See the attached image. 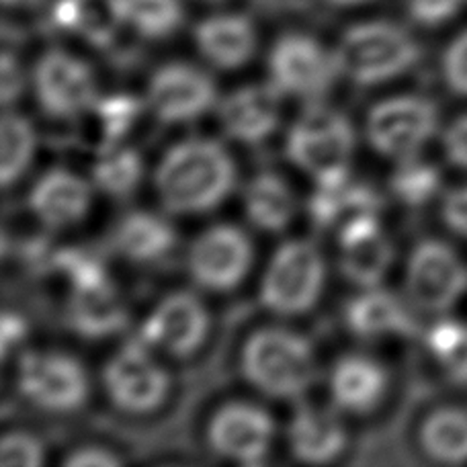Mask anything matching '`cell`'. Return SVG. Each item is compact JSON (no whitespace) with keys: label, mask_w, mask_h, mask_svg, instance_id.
<instances>
[{"label":"cell","mask_w":467,"mask_h":467,"mask_svg":"<svg viewBox=\"0 0 467 467\" xmlns=\"http://www.w3.org/2000/svg\"><path fill=\"white\" fill-rule=\"evenodd\" d=\"M152 181L166 212L199 215L226 202L236 182V164L218 141L193 138L166 150Z\"/></svg>","instance_id":"cell-1"},{"label":"cell","mask_w":467,"mask_h":467,"mask_svg":"<svg viewBox=\"0 0 467 467\" xmlns=\"http://www.w3.org/2000/svg\"><path fill=\"white\" fill-rule=\"evenodd\" d=\"M238 367L258 394L271 400H296L316 378V353L310 340L296 330L266 324L246 337Z\"/></svg>","instance_id":"cell-2"},{"label":"cell","mask_w":467,"mask_h":467,"mask_svg":"<svg viewBox=\"0 0 467 467\" xmlns=\"http://www.w3.org/2000/svg\"><path fill=\"white\" fill-rule=\"evenodd\" d=\"M332 54L338 77L357 87H378L412 70L420 46L396 23L369 21L348 27Z\"/></svg>","instance_id":"cell-3"},{"label":"cell","mask_w":467,"mask_h":467,"mask_svg":"<svg viewBox=\"0 0 467 467\" xmlns=\"http://www.w3.org/2000/svg\"><path fill=\"white\" fill-rule=\"evenodd\" d=\"M357 133L345 113L312 105L294 121L285 138L289 162L316 179V185H340L350 179Z\"/></svg>","instance_id":"cell-4"},{"label":"cell","mask_w":467,"mask_h":467,"mask_svg":"<svg viewBox=\"0 0 467 467\" xmlns=\"http://www.w3.org/2000/svg\"><path fill=\"white\" fill-rule=\"evenodd\" d=\"M327 285V261L307 240L277 246L263 273L258 302L279 318H299L318 306Z\"/></svg>","instance_id":"cell-5"},{"label":"cell","mask_w":467,"mask_h":467,"mask_svg":"<svg viewBox=\"0 0 467 467\" xmlns=\"http://www.w3.org/2000/svg\"><path fill=\"white\" fill-rule=\"evenodd\" d=\"M141 340L125 343L101 371L103 391L117 412L148 419L161 412L172 394V378Z\"/></svg>","instance_id":"cell-6"},{"label":"cell","mask_w":467,"mask_h":467,"mask_svg":"<svg viewBox=\"0 0 467 467\" xmlns=\"http://www.w3.org/2000/svg\"><path fill=\"white\" fill-rule=\"evenodd\" d=\"M439 130V111L422 95L381 99L365 115V138L383 158L406 162L420 154Z\"/></svg>","instance_id":"cell-7"},{"label":"cell","mask_w":467,"mask_h":467,"mask_svg":"<svg viewBox=\"0 0 467 467\" xmlns=\"http://www.w3.org/2000/svg\"><path fill=\"white\" fill-rule=\"evenodd\" d=\"M16 389L47 414H74L90 396L88 373L78 358L57 350H27L16 363Z\"/></svg>","instance_id":"cell-8"},{"label":"cell","mask_w":467,"mask_h":467,"mask_svg":"<svg viewBox=\"0 0 467 467\" xmlns=\"http://www.w3.org/2000/svg\"><path fill=\"white\" fill-rule=\"evenodd\" d=\"M213 318L210 307L187 289L164 294L141 322L140 340L177 361H193L210 345Z\"/></svg>","instance_id":"cell-9"},{"label":"cell","mask_w":467,"mask_h":467,"mask_svg":"<svg viewBox=\"0 0 467 467\" xmlns=\"http://www.w3.org/2000/svg\"><path fill=\"white\" fill-rule=\"evenodd\" d=\"M253 258V242L244 230L232 223H215L191 242L185 266L197 287L213 294H230L244 283Z\"/></svg>","instance_id":"cell-10"},{"label":"cell","mask_w":467,"mask_h":467,"mask_svg":"<svg viewBox=\"0 0 467 467\" xmlns=\"http://www.w3.org/2000/svg\"><path fill=\"white\" fill-rule=\"evenodd\" d=\"M467 291V266L460 254L435 238L414 244L406 263V294L422 312L445 314Z\"/></svg>","instance_id":"cell-11"},{"label":"cell","mask_w":467,"mask_h":467,"mask_svg":"<svg viewBox=\"0 0 467 467\" xmlns=\"http://www.w3.org/2000/svg\"><path fill=\"white\" fill-rule=\"evenodd\" d=\"M205 445L222 460L254 465L269 455L275 441V420L261 404L226 400L205 422Z\"/></svg>","instance_id":"cell-12"},{"label":"cell","mask_w":467,"mask_h":467,"mask_svg":"<svg viewBox=\"0 0 467 467\" xmlns=\"http://www.w3.org/2000/svg\"><path fill=\"white\" fill-rule=\"evenodd\" d=\"M33 95L49 119H77L97 101V78L90 66L64 49H47L31 70Z\"/></svg>","instance_id":"cell-13"},{"label":"cell","mask_w":467,"mask_h":467,"mask_svg":"<svg viewBox=\"0 0 467 467\" xmlns=\"http://www.w3.org/2000/svg\"><path fill=\"white\" fill-rule=\"evenodd\" d=\"M271 82L283 95L318 99L338 77L335 54L307 33H283L269 52Z\"/></svg>","instance_id":"cell-14"},{"label":"cell","mask_w":467,"mask_h":467,"mask_svg":"<svg viewBox=\"0 0 467 467\" xmlns=\"http://www.w3.org/2000/svg\"><path fill=\"white\" fill-rule=\"evenodd\" d=\"M215 82L205 70L185 62H171L152 72L146 105L161 123H191L212 109Z\"/></svg>","instance_id":"cell-15"},{"label":"cell","mask_w":467,"mask_h":467,"mask_svg":"<svg viewBox=\"0 0 467 467\" xmlns=\"http://www.w3.org/2000/svg\"><path fill=\"white\" fill-rule=\"evenodd\" d=\"M281 90L269 85H246L220 103V125L234 141L258 146L277 131L281 123Z\"/></svg>","instance_id":"cell-16"},{"label":"cell","mask_w":467,"mask_h":467,"mask_svg":"<svg viewBox=\"0 0 467 467\" xmlns=\"http://www.w3.org/2000/svg\"><path fill=\"white\" fill-rule=\"evenodd\" d=\"M93 189L68 169H49L33 182L27 205L47 230H68L87 218Z\"/></svg>","instance_id":"cell-17"},{"label":"cell","mask_w":467,"mask_h":467,"mask_svg":"<svg viewBox=\"0 0 467 467\" xmlns=\"http://www.w3.org/2000/svg\"><path fill=\"white\" fill-rule=\"evenodd\" d=\"M335 406L353 416L378 410L389 391V373L379 361L367 355H343L337 358L328 378Z\"/></svg>","instance_id":"cell-18"},{"label":"cell","mask_w":467,"mask_h":467,"mask_svg":"<svg viewBox=\"0 0 467 467\" xmlns=\"http://www.w3.org/2000/svg\"><path fill=\"white\" fill-rule=\"evenodd\" d=\"M287 447L302 463H332L345 453L347 429L328 408L302 404L287 424Z\"/></svg>","instance_id":"cell-19"},{"label":"cell","mask_w":467,"mask_h":467,"mask_svg":"<svg viewBox=\"0 0 467 467\" xmlns=\"http://www.w3.org/2000/svg\"><path fill=\"white\" fill-rule=\"evenodd\" d=\"M345 327L357 338L373 340L383 337L416 335V322L400 297L386 289H361L345 306Z\"/></svg>","instance_id":"cell-20"},{"label":"cell","mask_w":467,"mask_h":467,"mask_svg":"<svg viewBox=\"0 0 467 467\" xmlns=\"http://www.w3.org/2000/svg\"><path fill=\"white\" fill-rule=\"evenodd\" d=\"M195 46L207 62L218 70H238L256 52V29L246 15H212L193 31Z\"/></svg>","instance_id":"cell-21"},{"label":"cell","mask_w":467,"mask_h":467,"mask_svg":"<svg viewBox=\"0 0 467 467\" xmlns=\"http://www.w3.org/2000/svg\"><path fill=\"white\" fill-rule=\"evenodd\" d=\"M66 324L80 338H109L128 327V307L111 279L93 289H70Z\"/></svg>","instance_id":"cell-22"},{"label":"cell","mask_w":467,"mask_h":467,"mask_svg":"<svg viewBox=\"0 0 467 467\" xmlns=\"http://www.w3.org/2000/svg\"><path fill=\"white\" fill-rule=\"evenodd\" d=\"M52 23L57 29L77 33L90 46L111 47L128 23L123 0H56Z\"/></svg>","instance_id":"cell-23"},{"label":"cell","mask_w":467,"mask_h":467,"mask_svg":"<svg viewBox=\"0 0 467 467\" xmlns=\"http://www.w3.org/2000/svg\"><path fill=\"white\" fill-rule=\"evenodd\" d=\"M113 246L130 263H156L169 256L177 246V232L162 215L136 210L117 222Z\"/></svg>","instance_id":"cell-24"},{"label":"cell","mask_w":467,"mask_h":467,"mask_svg":"<svg viewBox=\"0 0 467 467\" xmlns=\"http://www.w3.org/2000/svg\"><path fill=\"white\" fill-rule=\"evenodd\" d=\"M244 212L254 228L281 234L289 228L297 212V199L289 182L273 171H258L244 185Z\"/></svg>","instance_id":"cell-25"},{"label":"cell","mask_w":467,"mask_h":467,"mask_svg":"<svg viewBox=\"0 0 467 467\" xmlns=\"http://www.w3.org/2000/svg\"><path fill=\"white\" fill-rule=\"evenodd\" d=\"M420 451L445 465L467 463V410L439 406L424 416L419 427Z\"/></svg>","instance_id":"cell-26"},{"label":"cell","mask_w":467,"mask_h":467,"mask_svg":"<svg viewBox=\"0 0 467 467\" xmlns=\"http://www.w3.org/2000/svg\"><path fill=\"white\" fill-rule=\"evenodd\" d=\"M394 244L383 232L353 244L340 246L338 269L343 277L358 289L379 287L391 263H394Z\"/></svg>","instance_id":"cell-27"},{"label":"cell","mask_w":467,"mask_h":467,"mask_svg":"<svg viewBox=\"0 0 467 467\" xmlns=\"http://www.w3.org/2000/svg\"><path fill=\"white\" fill-rule=\"evenodd\" d=\"M144 177V162L138 150L115 146L105 152H99L95 164L90 166V181L113 199L130 197L138 189Z\"/></svg>","instance_id":"cell-28"},{"label":"cell","mask_w":467,"mask_h":467,"mask_svg":"<svg viewBox=\"0 0 467 467\" xmlns=\"http://www.w3.org/2000/svg\"><path fill=\"white\" fill-rule=\"evenodd\" d=\"M36 130H33L27 117L5 109L3 115V164H0V177L3 189L8 191L25 172L36 154Z\"/></svg>","instance_id":"cell-29"},{"label":"cell","mask_w":467,"mask_h":467,"mask_svg":"<svg viewBox=\"0 0 467 467\" xmlns=\"http://www.w3.org/2000/svg\"><path fill=\"white\" fill-rule=\"evenodd\" d=\"M427 348L449 381L467 386V324L435 322L427 332Z\"/></svg>","instance_id":"cell-30"},{"label":"cell","mask_w":467,"mask_h":467,"mask_svg":"<svg viewBox=\"0 0 467 467\" xmlns=\"http://www.w3.org/2000/svg\"><path fill=\"white\" fill-rule=\"evenodd\" d=\"M128 23L146 39L174 36L185 21L181 0H123Z\"/></svg>","instance_id":"cell-31"},{"label":"cell","mask_w":467,"mask_h":467,"mask_svg":"<svg viewBox=\"0 0 467 467\" xmlns=\"http://www.w3.org/2000/svg\"><path fill=\"white\" fill-rule=\"evenodd\" d=\"M141 109H144V103L138 97L125 93L97 99L93 107H90V113H93L99 128H101V146H99V152L119 146V141L128 136Z\"/></svg>","instance_id":"cell-32"},{"label":"cell","mask_w":467,"mask_h":467,"mask_svg":"<svg viewBox=\"0 0 467 467\" xmlns=\"http://www.w3.org/2000/svg\"><path fill=\"white\" fill-rule=\"evenodd\" d=\"M62 273L70 289H93L109 281L103 258L80 246L56 248L52 256V273Z\"/></svg>","instance_id":"cell-33"},{"label":"cell","mask_w":467,"mask_h":467,"mask_svg":"<svg viewBox=\"0 0 467 467\" xmlns=\"http://www.w3.org/2000/svg\"><path fill=\"white\" fill-rule=\"evenodd\" d=\"M439 189V172L435 166L419 161L400 162L398 171L391 174L389 191L400 203L419 207L427 203Z\"/></svg>","instance_id":"cell-34"},{"label":"cell","mask_w":467,"mask_h":467,"mask_svg":"<svg viewBox=\"0 0 467 467\" xmlns=\"http://www.w3.org/2000/svg\"><path fill=\"white\" fill-rule=\"evenodd\" d=\"M44 445L27 431H8L0 443V465L3 467H37L44 463Z\"/></svg>","instance_id":"cell-35"},{"label":"cell","mask_w":467,"mask_h":467,"mask_svg":"<svg viewBox=\"0 0 467 467\" xmlns=\"http://www.w3.org/2000/svg\"><path fill=\"white\" fill-rule=\"evenodd\" d=\"M443 80L451 93L467 97V31L457 36L445 49Z\"/></svg>","instance_id":"cell-36"},{"label":"cell","mask_w":467,"mask_h":467,"mask_svg":"<svg viewBox=\"0 0 467 467\" xmlns=\"http://www.w3.org/2000/svg\"><path fill=\"white\" fill-rule=\"evenodd\" d=\"M467 0H408L410 19L424 27H437L462 11Z\"/></svg>","instance_id":"cell-37"},{"label":"cell","mask_w":467,"mask_h":467,"mask_svg":"<svg viewBox=\"0 0 467 467\" xmlns=\"http://www.w3.org/2000/svg\"><path fill=\"white\" fill-rule=\"evenodd\" d=\"M0 90H3V107L5 109H11V105L21 97L25 90V72L21 70L19 60L11 52V49H5L3 60H0Z\"/></svg>","instance_id":"cell-38"},{"label":"cell","mask_w":467,"mask_h":467,"mask_svg":"<svg viewBox=\"0 0 467 467\" xmlns=\"http://www.w3.org/2000/svg\"><path fill=\"white\" fill-rule=\"evenodd\" d=\"M443 150L447 161L455 169L467 171V113L460 115L447 125L443 133Z\"/></svg>","instance_id":"cell-39"},{"label":"cell","mask_w":467,"mask_h":467,"mask_svg":"<svg viewBox=\"0 0 467 467\" xmlns=\"http://www.w3.org/2000/svg\"><path fill=\"white\" fill-rule=\"evenodd\" d=\"M441 218L453 234L467 238V187L449 191L441 203Z\"/></svg>","instance_id":"cell-40"},{"label":"cell","mask_w":467,"mask_h":467,"mask_svg":"<svg viewBox=\"0 0 467 467\" xmlns=\"http://www.w3.org/2000/svg\"><path fill=\"white\" fill-rule=\"evenodd\" d=\"M125 460L121 455L101 445H80L64 457V465L70 467H107L121 465Z\"/></svg>","instance_id":"cell-41"},{"label":"cell","mask_w":467,"mask_h":467,"mask_svg":"<svg viewBox=\"0 0 467 467\" xmlns=\"http://www.w3.org/2000/svg\"><path fill=\"white\" fill-rule=\"evenodd\" d=\"M29 327L27 320L23 318L21 314H16L13 310H6L3 314V357L6 358L8 355L13 353V348L19 347L25 337H27Z\"/></svg>","instance_id":"cell-42"},{"label":"cell","mask_w":467,"mask_h":467,"mask_svg":"<svg viewBox=\"0 0 467 467\" xmlns=\"http://www.w3.org/2000/svg\"><path fill=\"white\" fill-rule=\"evenodd\" d=\"M256 8L269 15H283V13H297L307 11L312 6V0H254Z\"/></svg>","instance_id":"cell-43"},{"label":"cell","mask_w":467,"mask_h":467,"mask_svg":"<svg viewBox=\"0 0 467 467\" xmlns=\"http://www.w3.org/2000/svg\"><path fill=\"white\" fill-rule=\"evenodd\" d=\"M3 3L8 8H36L44 3V0H3Z\"/></svg>","instance_id":"cell-44"},{"label":"cell","mask_w":467,"mask_h":467,"mask_svg":"<svg viewBox=\"0 0 467 467\" xmlns=\"http://www.w3.org/2000/svg\"><path fill=\"white\" fill-rule=\"evenodd\" d=\"M327 3L335 6H357V5L371 3V0H327Z\"/></svg>","instance_id":"cell-45"},{"label":"cell","mask_w":467,"mask_h":467,"mask_svg":"<svg viewBox=\"0 0 467 467\" xmlns=\"http://www.w3.org/2000/svg\"><path fill=\"white\" fill-rule=\"evenodd\" d=\"M205 3H222V0H205Z\"/></svg>","instance_id":"cell-46"}]
</instances>
